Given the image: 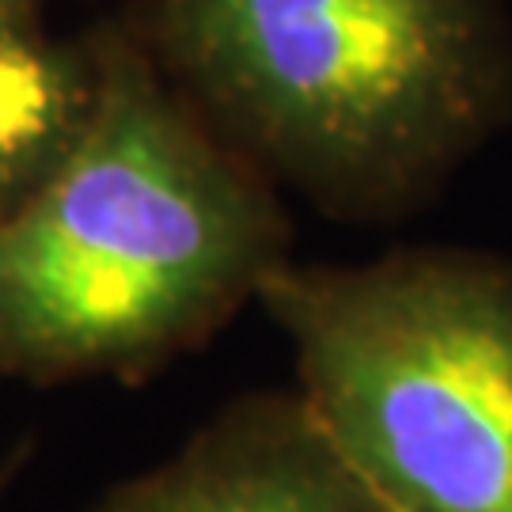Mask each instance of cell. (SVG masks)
<instances>
[{
    "label": "cell",
    "mask_w": 512,
    "mask_h": 512,
    "mask_svg": "<svg viewBox=\"0 0 512 512\" xmlns=\"http://www.w3.org/2000/svg\"><path fill=\"white\" fill-rule=\"evenodd\" d=\"M296 391L391 512H512V258H285L258 300Z\"/></svg>",
    "instance_id": "3957f363"
},
{
    "label": "cell",
    "mask_w": 512,
    "mask_h": 512,
    "mask_svg": "<svg viewBox=\"0 0 512 512\" xmlns=\"http://www.w3.org/2000/svg\"><path fill=\"white\" fill-rule=\"evenodd\" d=\"M99 61L80 57L31 19L0 23V220L54 175L88 126Z\"/></svg>",
    "instance_id": "5b68a950"
},
{
    "label": "cell",
    "mask_w": 512,
    "mask_h": 512,
    "mask_svg": "<svg viewBox=\"0 0 512 512\" xmlns=\"http://www.w3.org/2000/svg\"><path fill=\"white\" fill-rule=\"evenodd\" d=\"M0 486H4V478H0Z\"/></svg>",
    "instance_id": "52a82bcc"
},
{
    "label": "cell",
    "mask_w": 512,
    "mask_h": 512,
    "mask_svg": "<svg viewBox=\"0 0 512 512\" xmlns=\"http://www.w3.org/2000/svg\"><path fill=\"white\" fill-rule=\"evenodd\" d=\"M8 19H31V0H0V23Z\"/></svg>",
    "instance_id": "8992f818"
},
{
    "label": "cell",
    "mask_w": 512,
    "mask_h": 512,
    "mask_svg": "<svg viewBox=\"0 0 512 512\" xmlns=\"http://www.w3.org/2000/svg\"><path fill=\"white\" fill-rule=\"evenodd\" d=\"M88 512H391L300 391H255Z\"/></svg>",
    "instance_id": "277c9868"
},
{
    "label": "cell",
    "mask_w": 512,
    "mask_h": 512,
    "mask_svg": "<svg viewBox=\"0 0 512 512\" xmlns=\"http://www.w3.org/2000/svg\"><path fill=\"white\" fill-rule=\"evenodd\" d=\"M289 258L277 186L129 50L88 126L0 220V380H137L202 346Z\"/></svg>",
    "instance_id": "6da1fadb"
},
{
    "label": "cell",
    "mask_w": 512,
    "mask_h": 512,
    "mask_svg": "<svg viewBox=\"0 0 512 512\" xmlns=\"http://www.w3.org/2000/svg\"><path fill=\"white\" fill-rule=\"evenodd\" d=\"M164 38L220 137L330 217L414 213L512 118L494 0H164Z\"/></svg>",
    "instance_id": "7a4b0ae2"
}]
</instances>
